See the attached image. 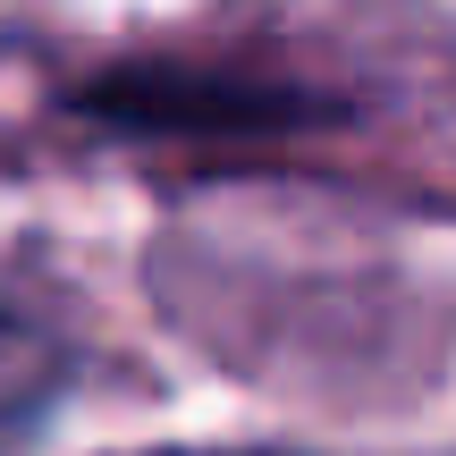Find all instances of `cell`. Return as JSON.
<instances>
[{"instance_id": "cell-1", "label": "cell", "mask_w": 456, "mask_h": 456, "mask_svg": "<svg viewBox=\"0 0 456 456\" xmlns=\"http://www.w3.org/2000/svg\"><path fill=\"white\" fill-rule=\"evenodd\" d=\"M85 118L110 127H152V135H195V127H279V118H313L305 94H271V85H237V77H203V68H127L77 94Z\"/></svg>"}]
</instances>
